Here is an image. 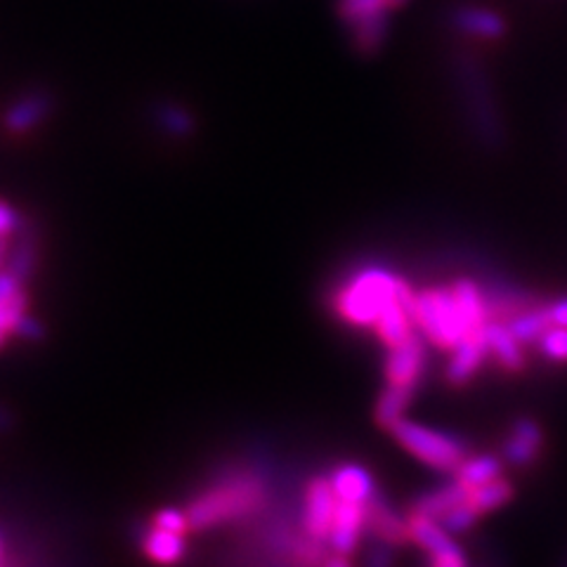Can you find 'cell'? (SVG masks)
Masks as SVG:
<instances>
[{
    "mask_svg": "<svg viewBox=\"0 0 567 567\" xmlns=\"http://www.w3.org/2000/svg\"><path fill=\"white\" fill-rule=\"evenodd\" d=\"M0 567H3V544H0Z\"/></svg>",
    "mask_w": 567,
    "mask_h": 567,
    "instance_id": "36",
    "label": "cell"
},
{
    "mask_svg": "<svg viewBox=\"0 0 567 567\" xmlns=\"http://www.w3.org/2000/svg\"><path fill=\"white\" fill-rule=\"evenodd\" d=\"M414 395H416V388L385 383V390L381 393V398L377 402V410H374V419L381 429L388 431L398 419H402L404 412L410 410Z\"/></svg>",
    "mask_w": 567,
    "mask_h": 567,
    "instance_id": "21",
    "label": "cell"
},
{
    "mask_svg": "<svg viewBox=\"0 0 567 567\" xmlns=\"http://www.w3.org/2000/svg\"><path fill=\"white\" fill-rule=\"evenodd\" d=\"M336 504H339V499H336L329 477H310L303 492V506H300V527H303L308 537L322 544L329 542Z\"/></svg>",
    "mask_w": 567,
    "mask_h": 567,
    "instance_id": "6",
    "label": "cell"
},
{
    "mask_svg": "<svg viewBox=\"0 0 567 567\" xmlns=\"http://www.w3.org/2000/svg\"><path fill=\"white\" fill-rule=\"evenodd\" d=\"M268 483L260 473H235L199 494L185 511L192 529H210L265 511Z\"/></svg>",
    "mask_w": 567,
    "mask_h": 567,
    "instance_id": "1",
    "label": "cell"
},
{
    "mask_svg": "<svg viewBox=\"0 0 567 567\" xmlns=\"http://www.w3.org/2000/svg\"><path fill=\"white\" fill-rule=\"evenodd\" d=\"M471 492H473L471 487H466L458 481V477H454L452 483L442 485L429 494L416 496L412 511L423 513V516H431V518H440V516H445L447 511H452L454 506H458L461 502H466Z\"/></svg>",
    "mask_w": 567,
    "mask_h": 567,
    "instance_id": "18",
    "label": "cell"
},
{
    "mask_svg": "<svg viewBox=\"0 0 567 567\" xmlns=\"http://www.w3.org/2000/svg\"><path fill=\"white\" fill-rule=\"evenodd\" d=\"M539 352L551 362H567V327H551L537 341Z\"/></svg>",
    "mask_w": 567,
    "mask_h": 567,
    "instance_id": "27",
    "label": "cell"
},
{
    "mask_svg": "<svg viewBox=\"0 0 567 567\" xmlns=\"http://www.w3.org/2000/svg\"><path fill=\"white\" fill-rule=\"evenodd\" d=\"M504 475V466H502V458L494 456V454H477V456H466L464 464L458 466V471L454 473V477H458L461 483L466 487L475 489L481 485H487L496 477Z\"/></svg>",
    "mask_w": 567,
    "mask_h": 567,
    "instance_id": "22",
    "label": "cell"
},
{
    "mask_svg": "<svg viewBox=\"0 0 567 567\" xmlns=\"http://www.w3.org/2000/svg\"><path fill=\"white\" fill-rule=\"evenodd\" d=\"M425 556H429V567H471L468 556L464 554V548H461L456 542H452L445 548H440V551L425 554Z\"/></svg>",
    "mask_w": 567,
    "mask_h": 567,
    "instance_id": "28",
    "label": "cell"
},
{
    "mask_svg": "<svg viewBox=\"0 0 567 567\" xmlns=\"http://www.w3.org/2000/svg\"><path fill=\"white\" fill-rule=\"evenodd\" d=\"M333 487V494L339 502H352V504H367L374 496L377 483L371 473L360 464H343L336 468L329 477Z\"/></svg>",
    "mask_w": 567,
    "mask_h": 567,
    "instance_id": "14",
    "label": "cell"
},
{
    "mask_svg": "<svg viewBox=\"0 0 567 567\" xmlns=\"http://www.w3.org/2000/svg\"><path fill=\"white\" fill-rule=\"evenodd\" d=\"M156 121L158 126L164 131L173 133V135H181L187 137L194 133V118L192 114L185 110L181 104H173V102H164V104H156Z\"/></svg>",
    "mask_w": 567,
    "mask_h": 567,
    "instance_id": "26",
    "label": "cell"
},
{
    "mask_svg": "<svg viewBox=\"0 0 567 567\" xmlns=\"http://www.w3.org/2000/svg\"><path fill=\"white\" fill-rule=\"evenodd\" d=\"M24 229V218L20 210L12 208L8 202H0V237H14Z\"/></svg>",
    "mask_w": 567,
    "mask_h": 567,
    "instance_id": "30",
    "label": "cell"
},
{
    "mask_svg": "<svg viewBox=\"0 0 567 567\" xmlns=\"http://www.w3.org/2000/svg\"><path fill=\"white\" fill-rule=\"evenodd\" d=\"M367 529V504L339 502L336 504V516L329 532V546L333 554L352 556Z\"/></svg>",
    "mask_w": 567,
    "mask_h": 567,
    "instance_id": "9",
    "label": "cell"
},
{
    "mask_svg": "<svg viewBox=\"0 0 567 567\" xmlns=\"http://www.w3.org/2000/svg\"><path fill=\"white\" fill-rule=\"evenodd\" d=\"M454 83L475 137L485 147H499L504 142V123L499 106H496L492 81L483 64L471 55H458L454 60Z\"/></svg>",
    "mask_w": 567,
    "mask_h": 567,
    "instance_id": "2",
    "label": "cell"
},
{
    "mask_svg": "<svg viewBox=\"0 0 567 567\" xmlns=\"http://www.w3.org/2000/svg\"><path fill=\"white\" fill-rule=\"evenodd\" d=\"M12 246H14L12 237H0V272L8 270V260H10V254H12Z\"/></svg>",
    "mask_w": 567,
    "mask_h": 567,
    "instance_id": "33",
    "label": "cell"
},
{
    "mask_svg": "<svg viewBox=\"0 0 567 567\" xmlns=\"http://www.w3.org/2000/svg\"><path fill=\"white\" fill-rule=\"evenodd\" d=\"M450 22L456 31L475 35V39H487L496 41L506 33V20L489 8L483 6H456L450 12Z\"/></svg>",
    "mask_w": 567,
    "mask_h": 567,
    "instance_id": "12",
    "label": "cell"
},
{
    "mask_svg": "<svg viewBox=\"0 0 567 567\" xmlns=\"http://www.w3.org/2000/svg\"><path fill=\"white\" fill-rule=\"evenodd\" d=\"M452 293L456 298L461 315H464V319H466L471 333L485 329L492 322L489 310H487V300H485V291L477 287L473 279H456L452 284Z\"/></svg>",
    "mask_w": 567,
    "mask_h": 567,
    "instance_id": "16",
    "label": "cell"
},
{
    "mask_svg": "<svg viewBox=\"0 0 567 567\" xmlns=\"http://www.w3.org/2000/svg\"><path fill=\"white\" fill-rule=\"evenodd\" d=\"M152 525L162 527V529H171V532H177V535H187V532L192 529L189 525V518H187V511H181V508H164L158 511Z\"/></svg>",
    "mask_w": 567,
    "mask_h": 567,
    "instance_id": "29",
    "label": "cell"
},
{
    "mask_svg": "<svg viewBox=\"0 0 567 567\" xmlns=\"http://www.w3.org/2000/svg\"><path fill=\"white\" fill-rule=\"evenodd\" d=\"M506 324L511 329V333L516 336V339L523 343V346H529V343H537L542 336L554 327L551 322V315H548V308L546 303H539L535 308H527L518 315H513L511 319H506Z\"/></svg>",
    "mask_w": 567,
    "mask_h": 567,
    "instance_id": "20",
    "label": "cell"
},
{
    "mask_svg": "<svg viewBox=\"0 0 567 567\" xmlns=\"http://www.w3.org/2000/svg\"><path fill=\"white\" fill-rule=\"evenodd\" d=\"M414 319L423 339L440 350H454L471 333L452 287H429L416 291Z\"/></svg>",
    "mask_w": 567,
    "mask_h": 567,
    "instance_id": "4",
    "label": "cell"
},
{
    "mask_svg": "<svg viewBox=\"0 0 567 567\" xmlns=\"http://www.w3.org/2000/svg\"><path fill=\"white\" fill-rule=\"evenodd\" d=\"M367 532H371L379 542L393 546L410 542L406 518H400L395 508L390 506L379 492L367 502Z\"/></svg>",
    "mask_w": 567,
    "mask_h": 567,
    "instance_id": "13",
    "label": "cell"
},
{
    "mask_svg": "<svg viewBox=\"0 0 567 567\" xmlns=\"http://www.w3.org/2000/svg\"><path fill=\"white\" fill-rule=\"evenodd\" d=\"M406 3H410V0H393V8H402Z\"/></svg>",
    "mask_w": 567,
    "mask_h": 567,
    "instance_id": "35",
    "label": "cell"
},
{
    "mask_svg": "<svg viewBox=\"0 0 567 567\" xmlns=\"http://www.w3.org/2000/svg\"><path fill=\"white\" fill-rule=\"evenodd\" d=\"M324 567H352V563H350V556H339V554H333L331 558H327Z\"/></svg>",
    "mask_w": 567,
    "mask_h": 567,
    "instance_id": "34",
    "label": "cell"
},
{
    "mask_svg": "<svg viewBox=\"0 0 567 567\" xmlns=\"http://www.w3.org/2000/svg\"><path fill=\"white\" fill-rule=\"evenodd\" d=\"M393 544L379 542L371 546V551L367 554V567H393Z\"/></svg>",
    "mask_w": 567,
    "mask_h": 567,
    "instance_id": "31",
    "label": "cell"
},
{
    "mask_svg": "<svg viewBox=\"0 0 567 567\" xmlns=\"http://www.w3.org/2000/svg\"><path fill=\"white\" fill-rule=\"evenodd\" d=\"M487 343L489 354L502 369L511 371V374H518V371L525 369L523 343L511 333L506 322H496V319H492L487 324Z\"/></svg>",
    "mask_w": 567,
    "mask_h": 567,
    "instance_id": "15",
    "label": "cell"
},
{
    "mask_svg": "<svg viewBox=\"0 0 567 567\" xmlns=\"http://www.w3.org/2000/svg\"><path fill=\"white\" fill-rule=\"evenodd\" d=\"M546 308H548V315H551L554 327H567V296L548 300Z\"/></svg>",
    "mask_w": 567,
    "mask_h": 567,
    "instance_id": "32",
    "label": "cell"
},
{
    "mask_svg": "<svg viewBox=\"0 0 567 567\" xmlns=\"http://www.w3.org/2000/svg\"><path fill=\"white\" fill-rule=\"evenodd\" d=\"M185 535H177V532L162 529L156 525H150L145 537H142V551L158 565L181 563L185 556Z\"/></svg>",
    "mask_w": 567,
    "mask_h": 567,
    "instance_id": "17",
    "label": "cell"
},
{
    "mask_svg": "<svg viewBox=\"0 0 567 567\" xmlns=\"http://www.w3.org/2000/svg\"><path fill=\"white\" fill-rule=\"evenodd\" d=\"M388 10H395L393 0H336V14H339V20L348 29L367 20V17H374Z\"/></svg>",
    "mask_w": 567,
    "mask_h": 567,
    "instance_id": "24",
    "label": "cell"
},
{
    "mask_svg": "<svg viewBox=\"0 0 567 567\" xmlns=\"http://www.w3.org/2000/svg\"><path fill=\"white\" fill-rule=\"evenodd\" d=\"M489 354V343H487V327L481 331L468 333L464 341H461L454 350L452 358L445 369V379L450 385H466L481 367L485 364Z\"/></svg>",
    "mask_w": 567,
    "mask_h": 567,
    "instance_id": "8",
    "label": "cell"
},
{
    "mask_svg": "<svg viewBox=\"0 0 567 567\" xmlns=\"http://www.w3.org/2000/svg\"><path fill=\"white\" fill-rule=\"evenodd\" d=\"M390 33V10L379 12L374 17H367V20L352 24L350 27V43L354 52L360 55H374L383 48Z\"/></svg>",
    "mask_w": 567,
    "mask_h": 567,
    "instance_id": "19",
    "label": "cell"
},
{
    "mask_svg": "<svg viewBox=\"0 0 567 567\" xmlns=\"http://www.w3.org/2000/svg\"><path fill=\"white\" fill-rule=\"evenodd\" d=\"M542 450H544L542 425L529 416L513 421L511 433H508V437L504 442V450H502L508 464L516 468H527L529 464H535V458L542 454Z\"/></svg>",
    "mask_w": 567,
    "mask_h": 567,
    "instance_id": "10",
    "label": "cell"
},
{
    "mask_svg": "<svg viewBox=\"0 0 567 567\" xmlns=\"http://www.w3.org/2000/svg\"><path fill=\"white\" fill-rule=\"evenodd\" d=\"M511 496H513V485L508 481H504V475H502L487 485L475 487L468 494L466 502L471 504V508L477 513V516H485V513H492L496 508L506 506L511 502Z\"/></svg>",
    "mask_w": 567,
    "mask_h": 567,
    "instance_id": "23",
    "label": "cell"
},
{
    "mask_svg": "<svg viewBox=\"0 0 567 567\" xmlns=\"http://www.w3.org/2000/svg\"><path fill=\"white\" fill-rule=\"evenodd\" d=\"M425 362H429V354H425V339L421 331H416L404 343L388 350V360L383 367L385 383L416 388L425 371Z\"/></svg>",
    "mask_w": 567,
    "mask_h": 567,
    "instance_id": "7",
    "label": "cell"
},
{
    "mask_svg": "<svg viewBox=\"0 0 567 567\" xmlns=\"http://www.w3.org/2000/svg\"><path fill=\"white\" fill-rule=\"evenodd\" d=\"M388 433L393 435L398 440V445H402L412 456H416L425 466H431L440 473H456L468 456L464 442H458L447 433L433 431L429 425H421L406 416L390 425Z\"/></svg>",
    "mask_w": 567,
    "mask_h": 567,
    "instance_id": "5",
    "label": "cell"
},
{
    "mask_svg": "<svg viewBox=\"0 0 567 567\" xmlns=\"http://www.w3.org/2000/svg\"><path fill=\"white\" fill-rule=\"evenodd\" d=\"M35 265H39V248H35V239L29 237V235L22 237V239H17L14 246H12L10 260H8V270L14 277H20L22 281H27L33 275Z\"/></svg>",
    "mask_w": 567,
    "mask_h": 567,
    "instance_id": "25",
    "label": "cell"
},
{
    "mask_svg": "<svg viewBox=\"0 0 567 567\" xmlns=\"http://www.w3.org/2000/svg\"><path fill=\"white\" fill-rule=\"evenodd\" d=\"M52 106H55V97H52L48 91L24 93V97L12 102L6 110L3 128L14 135L29 133L35 126H41V123L50 116Z\"/></svg>",
    "mask_w": 567,
    "mask_h": 567,
    "instance_id": "11",
    "label": "cell"
},
{
    "mask_svg": "<svg viewBox=\"0 0 567 567\" xmlns=\"http://www.w3.org/2000/svg\"><path fill=\"white\" fill-rule=\"evenodd\" d=\"M402 277L383 268H364L352 275L333 296V308L350 327L374 329L381 310L400 293Z\"/></svg>",
    "mask_w": 567,
    "mask_h": 567,
    "instance_id": "3",
    "label": "cell"
}]
</instances>
